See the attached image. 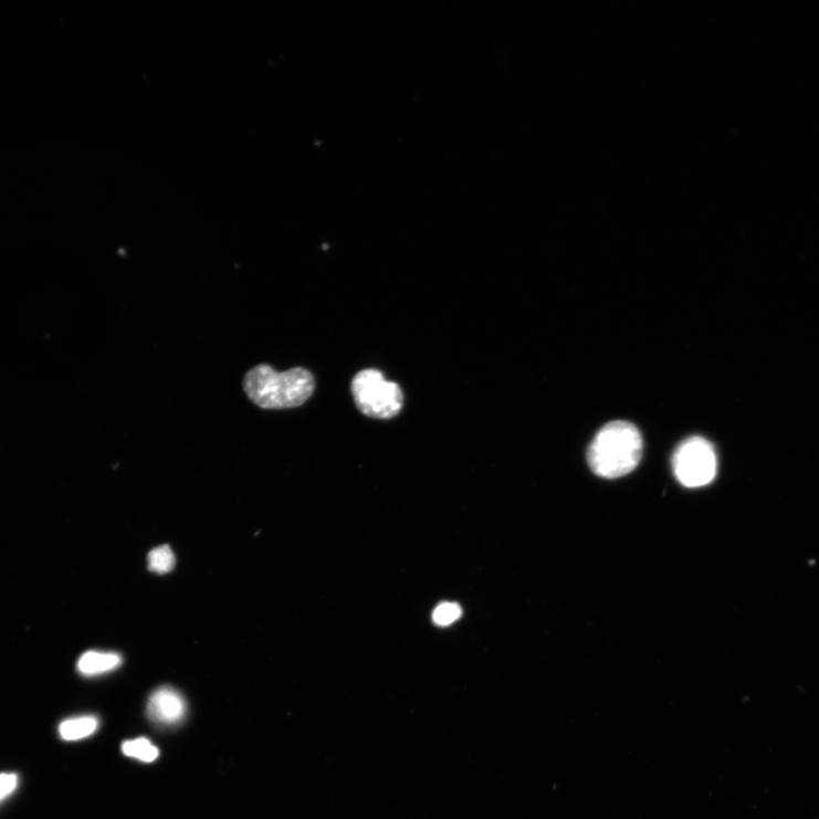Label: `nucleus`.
Instances as JSON below:
<instances>
[{"label": "nucleus", "mask_w": 819, "mask_h": 819, "mask_svg": "<svg viewBox=\"0 0 819 819\" xmlns=\"http://www.w3.org/2000/svg\"><path fill=\"white\" fill-rule=\"evenodd\" d=\"M353 395L358 409L375 419L397 417L405 403L401 387L376 369H366L353 380Z\"/></svg>", "instance_id": "obj_3"}, {"label": "nucleus", "mask_w": 819, "mask_h": 819, "mask_svg": "<svg viewBox=\"0 0 819 819\" xmlns=\"http://www.w3.org/2000/svg\"><path fill=\"white\" fill-rule=\"evenodd\" d=\"M673 468L676 479L685 487L708 485L717 473L714 447L699 437L687 439L675 451Z\"/></svg>", "instance_id": "obj_4"}, {"label": "nucleus", "mask_w": 819, "mask_h": 819, "mask_svg": "<svg viewBox=\"0 0 819 819\" xmlns=\"http://www.w3.org/2000/svg\"><path fill=\"white\" fill-rule=\"evenodd\" d=\"M18 787L15 774H0V800L10 796Z\"/></svg>", "instance_id": "obj_11"}, {"label": "nucleus", "mask_w": 819, "mask_h": 819, "mask_svg": "<svg viewBox=\"0 0 819 819\" xmlns=\"http://www.w3.org/2000/svg\"><path fill=\"white\" fill-rule=\"evenodd\" d=\"M643 453L642 435L629 421H612L601 428L588 451L592 472L606 480L632 473Z\"/></svg>", "instance_id": "obj_2"}, {"label": "nucleus", "mask_w": 819, "mask_h": 819, "mask_svg": "<svg viewBox=\"0 0 819 819\" xmlns=\"http://www.w3.org/2000/svg\"><path fill=\"white\" fill-rule=\"evenodd\" d=\"M148 568L155 574H168L176 565V557L169 545H161L148 555Z\"/></svg>", "instance_id": "obj_9"}, {"label": "nucleus", "mask_w": 819, "mask_h": 819, "mask_svg": "<svg viewBox=\"0 0 819 819\" xmlns=\"http://www.w3.org/2000/svg\"><path fill=\"white\" fill-rule=\"evenodd\" d=\"M249 399L265 410L292 409L303 406L314 395L316 379L304 368L279 372L267 365L251 369L244 378Z\"/></svg>", "instance_id": "obj_1"}, {"label": "nucleus", "mask_w": 819, "mask_h": 819, "mask_svg": "<svg viewBox=\"0 0 819 819\" xmlns=\"http://www.w3.org/2000/svg\"><path fill=\"white\" fill-rule=\"evenodd\" d=\"M123 752L127 757L138 759L143 763H153L158 759L160 754L159 749L145 737L126 741L123 745Z\"/></svg>", "instance_id": "obj_8"}, {"label": "nucleus", "mask_w": 819, "mask_h": 819, "mask_svg": "<svg viewBox=\"0 0 819 819\" xmlns=\"http://www.w3.org/2000/svg\"><path fill=\"white\" fill-rule=\"evenodd\" d=\"M99 722L94 716H82L64 721L60 725V735L66 741H77L94 734Z\"/></svg>", "instance_id": "obj_7"}, {"label": "nucleus", "mask_w": 819, "mask_h": 819, "mask_svg": "<svg viewBox=\"0 0 819 819\" xmlns=\"http://www.w3.org/2000/svg\"><path fill=\"white\" fill-rule=\"evenodd\" d=\"M186 713V700L171 686L155 690L148 699L147 715L156 724L177 725L185 718Z\"/></svg>", "instance_id": "obj_5"}, {"label": "nucleus", "mask_w": 819, "mask_h": 819, "mask_svg": "<svg viewBox=\"0 0 819 819\" xmlns=\"http://www.w3.org/2000/svg\"><path fill=\"white\" fill-rule=\"evenodd\" d=\"M461 615L462 610L456 603L445 602L435 609L433 620L439 627H449L451 623L456 621Z\"/></svg>", "instance_id": "obj_10"}, {"label": "nucleus", "mask_w": 819, "mask_h": 819, "mask_svg": "<svg viewBox=\"0 0 819 819\" xmlns=\"http://www.w3.org/2000/svg\"><path fill=\"white\" fill-rule=\"evenodd\" d=\"M123 657L116 652L88 651L77 661V671L86 676L106 674L119 669Z\"/></svg>", "instance_id": "obj_6"}]
</instances>
